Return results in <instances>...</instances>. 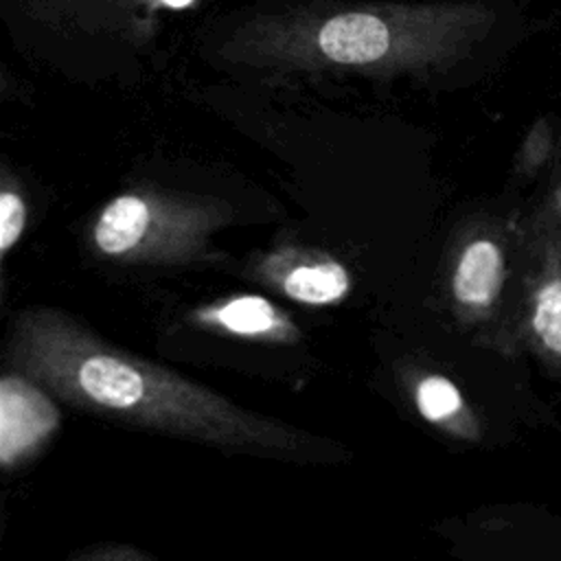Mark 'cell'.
<instances>
[{
  "mask_svg": "<svg viewBox=\"0 0 561 561\" xmlns=\"http://www.w3.org/2000/svg\"><path fill=\"white\" fill-rule=\"evenodd\" d=\"M57 403L46 388L4 368L0 381V460L7 471L22 467L57 432Z\"/></svg>",
  "mask_w": 561,
  "mask_h": 561,
  "instance_id": "7",
  "label": "cell"
},
{
  "mask_svg": "<svg viewBox=\"0 0 561 561\" xmlns=\"http://www.w3.org/2000/svg\"><path fill=\"white\" fill-rule=\"evenodd\" d=\"M64 561H162V559L131 543L99 541L68 554Z\"/></svg>",
  "mask_w": 561,
  "mask_h": 561,
  "instance_id": "14",
  "label": "cell"
},
{
  "mask_svg": "<svg viewBox=\"0 0 561 561\" xmlns=\"http://www.w3.org/2000/svg\"><path fill=\"white\" fill-rule=\"evenodd\" d=\"M237 217L234 206L210 193L140 184L110 197L88 226L94 256L131 267L217 265L226 254L215 234Z\"/></svg>",
  "mask_w": 561,
  "mask_h": 561,
  "instance_id": "3",
  "label": "cell"
},
{
  "mask_svg": "<svg viewBox=\"0 0 561 561\" xmlns=\"http://www.w3.org/2000/svg\"><path fill=\"white\" fill-rule=\"evenodd\" d=\"M191 322L245 342L296 344L302 337L291 316L259 294H232L199 305L191 311Z\"/></svg>",
  "mask_w": 561,
  "mask_h": 561,
  "instance_id": "9",
  "label": "cell"
},
{
  "mask_svg": "<svg viewBox=\"0 0 561 561\" xmlns=\"http://www.w3.org/2000/svg\"><path fill=\"white\" fill-rule=\"evenodd\" d=\"M554 147V127L546 118H537L528 134L524 136V142L515 156V171L522 178L537 175L546 162L552 156Z\"/></svg>",
  "mask_w": 561,
  "mask_h": 561,
  "instance_id": "13",
  "label": "cell"
},
{
  "mask_svg": "<svg viewBox=\"0 0 561 561\" xmlns=\"http://www.w3.org/2000/svg\"><path fill=\"white\" fill-rule=\"evenodd\" d=\"M28 221V204L24 195V186L9 169L2 164L0 169V261L7 263L11 250L20 243Z\"/></svg>",
  "mask_w": 561,
  "mask_h": 561,
  "instance_id": "12",
  "label": "cell"
},
{
  "mask_svg": "<svg viewBox=\"0 0 561 561\" xmlns=\"http://www.w3.org/2000/svg\"><path fill=\"white\" fill-rule=\"evenodd\" d=\"M248 274L305 307L340 305L353 289V276L337 256L296 241H278L256 254Z\"/></svg>",
  "mask_w": 561,
  "mask_h": 561,
  "instance_id": "6",
  "label": "cell"
},
{
  "mask_svg": "<svg viewBox=\"0 0 561 561\" xmlns=\"http://www.w3.org/2000/svg\"><path fill=\"white\" fill-rule=\"evenodd\" d=\"M524 351L561 377V263L526 267L513 355Z\"/></svg>",
  "mask_w": 561,
  "mask_h": 561,
  "instance_id": "8",
  "label": "cell"
},
{
  "mask_svg": "<svg viewBox=\"0 0 561 561\" xmlns=\"http://www.w3.org/2000/svg\"><path fill=\"white\" fill-rule=\"evenodd\" d=\"M410 399L430 425L462 443H478L482 438V423L462 390L443 373L419 370L408 381Z\"/></svg>",
  "mask_w": 561,
  "mask_h": 561,
  "instance_id": "10",
  "label": "cell"
},
{
  "mask_svg": "<svg viewBox=\"0 0 561 561\" xmlns=\"http://www.w3.org/2000/svg\"><path fill=\"white\" fill-rule=\"evenodd\" d=\"M26 13L48 28L70 35L107 37L129 46L151 42L169 13L197 0H22Z\"/></svg>",
  "mask_w": 561,
  "mask_h": 561,
  "instance_id": "5",
  "label": "cell"
},
{
  "mask_svg": "<svg viewBox=\"0 0 561 561\" xmlns=\"http://www.w3.org/2000/svg\"><path fill=\"white\" fill-rule=\"evenodd\" d=\"M519 239L528 265L561 263V178L519 221Z\"/></svg>",
  "mask_w": 561,
  "mask_h": 561,
  "instance_id": "11",
  "label": "cell"
},
{
  "mask_svg": "<svg viewBox=\"0 0 561 561\" xmlns=\"http://www.w3.org/2000/svg\"><path fill=\"white\" fill-rule=\"evenodd\" d=\"M4 368L26 375L64 405L142 432L274 460H313L333 451L331 443L296 425L241 408L116 346L57 307L35 305L15 313Z\"/></svg>",
  "mask_w": 561,
  "mask_h": 561,
  "instance_id": "1",
  "label": "cell"
},
{
  "mask_svg": "<svg viewBox=\"0 0 561 561\" xmlns=\"http://www.w3.org/2000/svg\"><path fill=\"white\" fill-rule=\"evenodd\" d=\"M526 267L519 224L497 219L465 226L447 256L445 294L454 320L502 355H513Z\"/></svg>",
  "mask_w": 561,
  "mask_h": 561,
  "instance_id": "4",
  "label": "cell"
},
{
  "mask_svg": "<svg viewBox=\"0 0 561 561\" xmlns=\"http://www.w3.org/2000/svg\"><path fill=\"white\" fill-rule=\"evenodd\" d=\"M495 22L482 0L302 4L243 20L217 57L278 77L427 79L471 57Z\"/></svg>",
  "mask_w": 561,
  "mask_h": 561,
  "instance_id": "2",
  "label": "cell"
}]
</instances>
